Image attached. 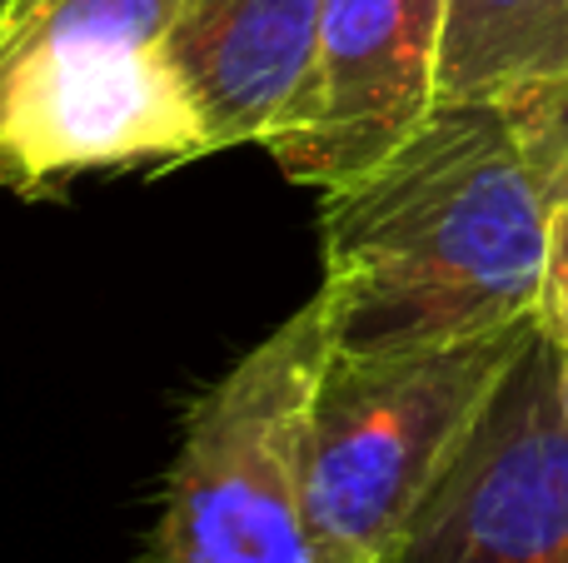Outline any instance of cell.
I'll use <instances>...</instances> for the list:
<instances>
[{
	"mask_svg": "<svg viewBox=\"0 0 568 563\" xmlns=\"http://www.w3.org/2000/svg\"><path fill=\"white\" fill-rule=\"evenodd\" d=\"M334 349H404L544 315L554 205L509 105H439L369 175L320 195Z\"/></svg>",
	"mask_w": 568,
	"mask_h": 563,
	"instance_id": "6da1fadb",
	"label": "cell"
},
{
	"mask_svg": "<svg viewBox=\"0 0 568 563\" xmlns=\"http://www.w3.org/2000/svg\"><path fill=\"white\" fill-rule=\"evenodd\" d=\"M544 335H549L554 345V379H559V414L568 424V329H549L544 325Z\"/></svg>",
	"mask_w": 568,
	"mask_h": 563,
	"instance_id": "8fae6325",
	"label": "cell"
},
{
	"mask_svg": "<svg viewBox=\"0 0 568 563\" xmlns=\"http://www.w3.org/2000/svg\"><path fill=\"white\" fill-rule=\"evenodd\" d=\"M389 563H568V424L549 335L519 359Z\"/></svg>",
	"mask_w": 568,
	"mask_h": 563,
	"instance_id": "8992f818",
	"label": "cell"
},
{
	"mask_svg": "<svg viewBox=\"0 0 568 563\" xmlns=\"http://www.w3.org/2000/svg\"><path fill=\"white\" fill-rule=\"evenodd\" d=\"M544 319L404 349H329L304 409L300 489L329 563H389Z\"/></svg>",
	"mask_w": 568,
	"mask_h": 563,
	"instance_id": "7a4b0ae2",
	"label": "cell"
},
{
	"mask_svg": "<svg viewBox=\"0 0 568 563\" xmlns=\"http://www.w3.org/2000/svg\"><path fill=\"white\" fill-rule=\"evenodd\" d=\"M559 80H568V0H444V105H519Z\"/></svg>",
	"mask_w": 568,
	"mask_h": 563,
	"instance_id": "ba28073f",
	"label": "cell"
},
{
	"mask_svg": "<svg viewBox=\"0 0 568 563\" xmlns=\"http://www.w3.org/2000/svg\"><path fill=\"white\" fill-rule=\"evenodd\" d=\"M10 10H16V0H0V20H6V16H10Z\"/></svg>",
	"mask_w": 568,
	"mask_h": 563,
	"instance_id": "7c38bea8",
	"label": "cell"
},
{
	"mask_svg": "<svg viewBox=\"0 0 568 563\" xmlns=\"http://www.w3.org/2000/svg\"><path fill=\"white\" fill-rule=\"evenodd\" d=\"M320 16L324 0H190L170 65L210 150L265 145L310 75Z\"/></svg>",
	"mask_w": 568,
	"mask_h": 563,
	"instance_id": "52a82bcc",
	"label": "cell"
},
{
	"mask_svg": "<svg viewBox=\"0 0 568 563\" xmlns=\"http://www.w3.org/2000/svg\"><path fill=\"white\" fill-rule=\"evenodd\" d=\"M509 110L519 115L524 145H529V160L544 180V195H549L554 209H564L568 205V80L519 100Z\"/></svg>",
	"mask_w": 568,
	"mask_h": 563,
	"instance_id": "9c48e42d",
	"label": "cell"
},
{
	"mask_svg": "<svg viewBox=\"0 0 568 563\" xmlns=\"http://www.w3.org/2000/svg\"><path fill=\"white\" fill-rule=\"evenodd\" d=\"M329 349L310 295L190 399L145 563H329L300 489L304 409Z\"/></svg>",
	"mask_w": 568,
	"mask_h": 563,
	"instance_id": "277c9868",
	"label": "cell"
},
{
	"mask_svg": "<svg viewBox=\"0 0 568 563\" xmlns=\"http://www.w3.org/2000/svg\"><path fill=\"white\" fill-rule=\"evenodd\" d=\"M190 0H16L0 20V190L215 155L170 65Z\"/></svg>",
	"mask_w": 568,
	"mask_h": 563,
	"instance_id": "3957f363",
	"label": "cell"
},
{
	"mask_svg": "<svg viewBox=\"0 0 568 563\" xmlns=\"http://www.w3.org/2000/svg\"><path fill=\"white\" fill-rule=\"evenodd\" d=\"M444 0H324L294 105L265 150L284 180L320 195L389 160L439 100Z\"/></svg>",
	"mask_w": 568,
	"mask_h": 563,
	"instance_id": "5b68a950",
	"label": "cell"
},
{
	"mask_svg": "<svg viewBox=\"0 0 568 563\" xmlns=\"http://www.w3.org/2000/svg\"><path fill=\"white\" fill-rule=\"evenodd\" d=\"M544 325L568 329V205L554 209V235H549V289H544Z\"/></svg>",
	"mask_w": 568,
	"mask_h": 563,
	"instance_id": "30bf717a",
	"label": "cell"
}]
</instances>
